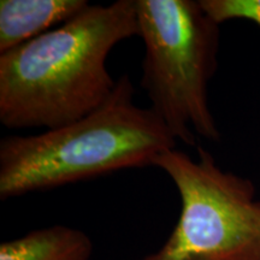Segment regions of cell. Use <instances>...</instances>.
Wrapping results in <instances>:
<instances>
[{
    "label": "cell",
    "instance_id": "6da1fadb",
    "mask_svg": "<svg viewBox=\"0 0 260 260\" xmlns=\"http://www.w3.org/2000/svg\"><path fill=\"white\" fill-rule=\"evenodd\" d=\"M139 37L135 0L88 5L67 23L0 53V123L9 129H56L109 99L113 47Z\"/></svg>",
    "mask_w": 260,
    "mask_h": 260
},
{
    "label": "cell",
    "instance_id": "7a4b0ae2",
    "mask_svg": "<svg viewBox=\"0 0 260 260\" xmlns=\"http://www.w3.org/2000/svg\"><path fill=\"white\" fill-rule=\"evenodd\" d=\"M128 75L109 99L69 124L0 141V199L93 180L112 172L153 167L177 140L151 107L134 102Z\"/></svg>",
    "mask_w": 260,
    "mask_h": 260
},
{
    "label": "cell",
    "instance_id": "3957f363",
    "mask_svg": "<svg viewBox=\"0 0 260 260\" xmlns=\"http://www.w3.org/2000/svg\"><path fill=\"white\" fill-rule=\"evenodd\" d=\"M145 45L141 87L151 109L184 145L217 142L209 82L218 65L219 24L194 0H135Z\"/></svg>",
    "mask_w": 260,
    "mask_h": 260
},
{
    "label": "cell",
    "instance_id": "277c9868",
    "mask_svg": "<svg viewBox=\"0 0 260 260\" xmlns=\"http://www.w3.org/2000/svg\"><path fill=\"white\" fill-rule=\"evenodd\" d=\"M176 186L181 213L167 242L139 260H260V200L248 178L224 171L210 152L169 149L153 162Z\"/></svg>",
    "mask_w": 260,
    "mask_h": 260
},
{
    "label": "cell",
    "instance_id": "5b68a950",
    "mask_svg": "<svg viewBox=\"0 0 260 260\" xmlns=\"http://www.w3.org/2000/svg\"><path fill=\"white\" fill-rule=\"evenodd\" d=\"M88 5L87 0H2L0 53L67 23Z\"/></svg>",
    "mask_w": 260,
    "mask_h": 260
},
{
    "label": "cell",
    "instance_id": "8992f818",
    "mask_svg": "<svg viewBox=\"0 0 260 260\" xmlns=\"http://www.w3.org/2000/svg\"><path fill=\"white\" fill-rule=\"evenodd\" d=\"M93 242L82 230L51 225L0 245V260H89Z\"/></svg>",
    "mask_w": 260,
    "mask_h": 260
},
{
    "label": "cell",
    "instance_id": "52a82bcc",
    "mask_svg": "<svg viewBox=\"0 0 260 260\" xmlns=\"http://www.w3.org/2000/svg\"><path fill=\"white\" fill-rule=\"evenodd\" d=\"M218 24L230 19H247L260 27V0H199Z\"/></svg>",
    "mask_w": 260,
    "mask_h": 260
}]
</instances>
